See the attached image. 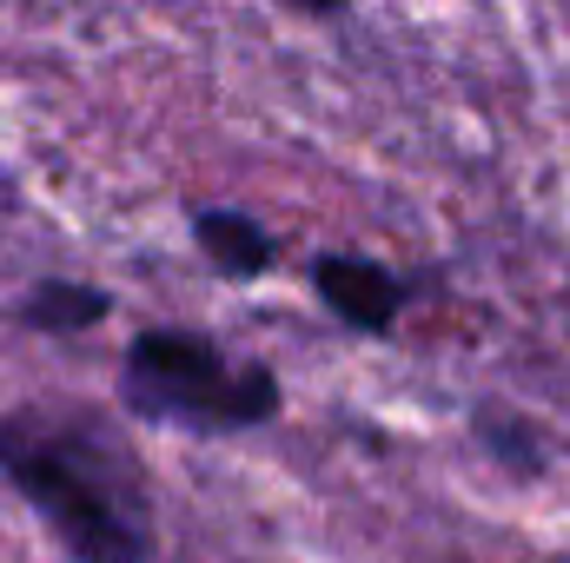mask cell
<instances>
[{"label":"cell","instance_id":"obj_2","mask_svg":"<svg viewBox=\"0 0 570 563\" xmlns=\"http://www.w3.org/2000/svg\"><path fill=\"white\" fill-rule=\"evenodd\" d=\"M120 405L146 424H173L193 437H239L279 418L285 392L266 358H239L213 332L146 325L120 358Z\"/></svg>","mask_w":570,"mask_h":563},{"label":"cell","instance_id":"obj_7","mask_svg":"<svg viewBox=\"0 0 570 563\" xmlns=\"http://www.w3.org/2000/svg\"><path fill=\"white\" fill-rule=\"evenodd\" d=\"M273 7H285V13H305V20H338L352 0H273Z\"/></svg>","mask_w":570,"mask_h":563},{"label":"cell","instance_id":"obj_4","mask_svg":"<svg viewBox=\"0 0 570 563\" xmlns=\"http://www.w3.org/2000/svg\"><path fill=\"white\" fill-rule=\"evenodd\" d=\"M193 246L206 253V266H213L219 279H233V285H253L279 266V239H273L253 213H239V206H206V213H193Z\"/></svg>","mask_w":570,"mask_h":563},{"label":"cell","instance_id":"obj_5","mask_svg":"<svg viewBox=\"0 0 570 563\" xmlns=\"http://www.w3.org/2000/svg\"><path fill=\"white\" fill-rule=\"evenodd\" d=\"M107 312H114V292L80 285V279H47V285L27 292L20 325H27V332H47V338H73V332L107 325Z\"/></svg>","mask_w":570,"mask_h":563},{"label":"cell","instance_id":"obj_6","mask_svg":"<svg viewBox=\"0 0 570 563\" xmlns=\"http://www.w3.org/2000/svg\"><path fill=\"white\" fill-rule=\"evenodd\" d=\"M478 437H484V451L504 464V471H518V477H538L544 471V444H538V431L524 418H511V412H491V405H478Z\"/></svg>","mask_w":570,"mask_h":563},{"label":"cell","instance_id":"obj_3","mask_svg":"<svg viewBox=\"0 0 570 563\" xmlns=\"http://www.w3.org/2000/svg\"><path fill=\"white\" fill-rule=\"evenodd\" d=\"M312 292L325 298V312L365 338H385L405 312V279L365 253H318L312 259Z\"/></svg>","mask_w":570,"mask_h":563},{"label":"cell","instance_id":"obj_1","mask_svg":"<svg viewBox=\"0 0 570 563\" xmlns=\"http://www.w3.org/2000/svg\"><path fill=\"white\" fill-rule=\"evenodd\" d=\"M0 477L47 524L67 563H153V497L127 444L87 412H0Z\"/></svg>","mask_w":570,"mask_h":563}]
</instances>
